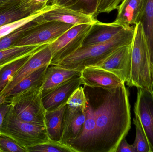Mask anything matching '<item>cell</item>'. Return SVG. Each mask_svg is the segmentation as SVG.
I'll list each match as a JSON object with an SVG mask.
<instances>
[{"mask_svg": "<svg viewBox=\"0 0 153 152\" xmlns=\"http://www.w3.org/2000/svg\"><path fill=\"white\" fill-rule=\"evenodd\" d=\"M85 120L79 135L67 144L75 152H116L131 127L125 84L113 89L83 85Z\"/></svg>", "mask_w": 153, "mask_h": 152, "instance_id": "cell-1", "label": "cell"}, {"mask_svg": "<svg viewBox=\"0 0 153 152\" xmlns=\"http://www.w3.org/2000/svg\"><path fill=\"white\" fill-rule=\"evenodd\" d=\"M135 26L126 28L114 37L105 43L82 46L63 60L57 66L67 69L82 71L103 61L116 49L132 44Z\"/></svg>", "mask_w": 153, "mask_h": 152, "instance_id": "cell-2", "label": "cell"}, {"mask_svg": "<svg viewBox=\"0 0 153 152\" xmlns=\"http://www.w3.org/2000/svg\"><path fill=\"white\" fill-rule=\"evenodd\" d=\"M132 43L131 75L129 87L147 90L153 94V67L141 22L135 25Z\"/></svg>", "mask_w": 153, "mask_h": 152, "instance_id": "cell-3", "label": "cell"}, {"mask_svg": "<svg viewBox=\"0 0 153 152\" xmlns=\"http://www.w3.org/2000/svg\"><path fill=\"white\" fill-rule=\"evenodd\" d=\"M1 134L10 137L26 148L50 140L45 126L20 119L11 105L3 123Z\"/></svg>", "mask_w": 153, "mask_h": 152, "instance_id": "cell-4", "label": "cell"}, {"mask_svg": "<svg viewBox=\"0 0 153 152\" xmlns=\"http://www.w3.org/2000/svg\"><path fill=\"white\" fill-rule=\"evenodd\" d=\"M41 87L24 91L8 100L18 117L26 122L45 126L46 111L42 102Z\"/></svg>", "mask_w": 153, "mask_h": 152, "instance_id": "cell-5", "label": "cell"}, {"mask_svg": "<svg viewBox=\"0 0 153 152\" xmlns=\"http://www.w3.org/2000/svg\"><path fill=\"white\" fill-rule=\"evenodd\" d=\"M92 24L75 25L49 44L52 54L50 65H57L82 46Z\"/></svg>", "mask_w": 153, "mask_h": 152, "instance_id": "cell-6", "label": "cell"}, {"mask_svg": "<svg viewBox=\"0 0 153 152\" xmlns=\"http://www.w3.org/2000/svg\"><path fill=\"white\" fill-rule=\"evenodd\" d=\"M73 26L74 25L56 21L37 23L12 47L50 44Z\"/></svg>", "mask_w": 153, "mask_h": 152, "instance_id": "cell-7", "label": "cell"}, {"mask_svg": "<svg viewBox=\"0 0 153 152\" xmlns=\"http://www.w3.org/2000/svg\"><path fill=\"white\" fill-rule=\"evenodd\" d=\"M131 45L116 49L102 62L93 67L110 71L129 85L131 75Z\"/></svg>", "mask_w": 153, "mask_h": 152, "instance_id": "cell-8", "label": "cell"}, {"mask_svg": "<svg viewBox=\"0 0 153 152\" xmlns=\"http://www.w3.org/2000/svg\"><path fill=\"white\" fill-rule=\"evenodd\" d=\"M52 59V52L49 44L45 45L33 54L28 60L18 70L1 94L4 96L24 78L42 67L49 66Z\"/></svg>", "mask_w": 153, "mask_h": 152, "instance_id": "cell-9", "label": "cell"}, {"mask_svg": "<svg viewBox=\"0 0 153 152\" xmlns=\"http://www.w3.org/2000/svg\"><path fill=\"white\" fill-rule=\"evenodd\" d=\"M82 85L81 76L75 77L63 83L42 97L46 112L59 109L67 104L74 91Z\"/></svg>", "mask_w": 153, "mask_h": 152, "instance_id": "cell-10", "label": "cell"}, {"mask_svg": "<svg viewBox=\"0 0 153 152\" xmlns=\"http://www.w3.org/2000/svg\"><path fill=\"white\" fill-rule=\"evenodd\" d=\"M134 111L143 126L151 152H153V94L147 90L138 88Z\"/></svg>", "mask_w": 153, "mask_h": 152, "instance_id": "cell-11", "label": "cell"}, {"mask_svg": "<svg viewBox=\"0 0 153 152\" xmlns=\"http://www.w3.org/2000/svg\"><path fill=\"white\" fill-rule=\"evenodd\" d=\"M37 23L46 21H56L71 25L93 24L98 20L93 17L62 6L47 11L33 20Z\"/></svg>", "mask_w": 153, "mask_h": 152, "instance_id": "cell-12", "label": "cell"}, {"mask_svg": "<svg viewBox=\"0 0 153 152\" xmlns=\"http://www.w3.org/2000/svg\"><path fill=\"white\" fill-rule=\"evenodd\" d=\"M83 85L110 89L125 83L116 75L106 70L96 67L85 68L81 71Z\"/></svg>", "mask_w": 153, "mask_h": 152, "instance_id": "cell-13", "label": "cell"}, {"mask_svg": "<svg viewBox=\"0 0 153 152\" xmlns=\"http://www.w3.org/2000/svg\"><path fill=\"white\" fill-rule=\"evenodd\" d=\"M147 0H123L118 7L113 22L123 27L134 26L140 22Z\"/></svg>", "mask_w": 153, "mask_h": 152, "instance_id": "cell-14", "label": "cell"}, {"mask_svg": "<svg viewBox=\"0 0 153 152\" xmlns=\"http://www.w3.org/2000/svg\"><path fill=\"white\" fill-rule=\"evenodd\" d=\"M125 28H126L114 22L105 23L98 21L91 25L84 39L82 46L105 43L112 39Z\"/></svg>", "mask_w": 153, "mask_h": 152, "instance_id": "cell-15", "label": "cell"}, {"mask_svg": "<svg viewBox=\"0 0 153 152\" xmlns=\"http://www.w3.org/2000/svg\"><path fill=\"white\" fill-rule=\"evenodd\" d=\"M47 69L45 79L41 87L42 97L67 80L81 76V72L67 69L57 65H51Z\"/></svg>", "mask_w": 153, "mask_h": 152, "instance_id": "cell-16", "label": "cell"}, {"mask_svg": "<svg viewBox=\"0 0 153 152\" xmlns=\"http://www.w3.org/2000/svg\"><path fill=\"white\" fill-rule=\"evenodd\" d=\"M65 106L56 110L46 112L45 124L50 140L61 142L63 132Z\"/></svg>", "mask_w": 153, "mask_h": 152, "instance_id": "cell-17", "label": "cell"}, {"mask_svg": "<svg viewBox=\"0 0 153 152\" xmlns=\"http://www.w3.org/2000/svg\"><path fill=\"white\" fill-rule=\"evenodd\" d=\"M48 66H44L38 69L20 81L4 95L7 101L24 91L33 87L42 86L45 79L46 71Z\"/></svg>", "mask_w": 153, "mask_h": 152, "instance_id": "cell-18", "label": "cell"}, {"mask_svg": "<svg viewBox=\"0 0 153 152\" xmlns=\"http://www.w3.org/2000/svg\"><path fill=\"white\" fill-rule=\"evenodd\" d=\"M30 16L19 6V0H0V27Z\"/></svg>", "mask_w": 153, "mask_h": 152, "instance_id": "cell-19", "label": "cell"}, {"mask_svg": "<svg viewBox=\"0 0 153 152\" xmlns=\"http://www.w3.org/2000/svg\"><path fill=\"white\" fill-rule=\"evenodd\" d=\"M44 45L13 46L0 51V69L13 62L33 54Z\"/></svg>", "mask_w": 153, "mask_h": 152, "instance_id": "cell-20", "label": "cell"}, {"mask_svg": "<svg viewBox=\"0 0 153 152\" xmlns=\"http://www.w3.org/2000/svg\"><path fill=\"white\" fill-rule=\"evenodd\" d=\"M99 1L100 0H53L51 4L68 8L96 19Z\"/></svg>", "mask_w": 153, "mask_h": 152, "instance_id": "cell-21", "label": "cell"}, {"mask_svg": "<svg viewBox=\"0 0 153 152\" xmlns=\"http://www.w3.org/2000/svg\"><path fill=\"white\" fill-rule=\"evenodd\" d=\"M85 120L84 110L80 111L72 117L63 121V132L61 142L67 145L79 135Z\"/></svg>", "mask_w": 153, "mask_h": 152, "instance_id": "cell-22", "label": "cell"}, {"mask_svg": "<svg viewBox=\"0 0 153 152\" xmlns=\"http://www.w3.org/2000/svg\"><path fill=\"white\" fill-rule=\"evenodd\" d=\"M146 38L153 67V0H147L140 22Z\"/></svg>", "mask_w": 153, "mask_h": 152, "instance_id": "cell-23", "label": "cell"}, {"mask_svg": "<svg viewBox=\"0 0 153 152\" xmlns=\"http://www.w3.org/2000/svg\"><path fill=\"white\" fill-rule=\"evenodd\" d=\"M33 54L13 62L0 69V94L12 80L18 70L28 60Z\"/></svg>", "mask_w": 153, "mask_h": 152, "instance_id": "cell-24", "label": "cell"}, {"mask_svg": "<svg viewBox=\"0 0 153 152\" xmlns=\"http://www.w3.org/2000/svg\"><path fill=\"white\" fill-rule=\"evenodd\" d=\"M56 6V5L52 4L47 5L43 10L33 15L1 26L0 27V38L10 34L11 32L16 30L17 29L32 21L40 14L55 8Z\"/></svg>", "mask_w": 153, "mask_h": 152, "instance_id": "cell-25", "label": "cell"}, {"mask_svg": "<svg viewBox=\"0 0 153 152\" xmlns=\"http://www.w3.org/2000/svg\"><path fill=\"white\" fill-rule=\"evenodd\" d=\"M37 23L32 20L13 31L10 34L0 38V51L12 47L19 39L23 37Z\"/></svg>", "mask_w": 153, "mask_h": 152, "instance_id": "cell-26", "label": "cell"}, {"mask_svg": "<svg viewBox=\"0 0 153 152\" xmlns=\"http://www.w3.org/2000/svg\"><path fill=\"white\" fill-rule=\"evenodd\" d=\"M133 121L135 126L136 131L135 140L133 144L136 152H151V147L147 137L137 115H135Z\"/></svg>", "mask_w": 153, "mask_h": 152, "instance_id": "cell-27", "label": "cell"}, {"mask_svg": "<svg viewBox=\"0 0 153 152\" xmlns=\"http://www.w3.org/2000/svg\"><path fill=\"white\" fill-rule=\"evenodd\" d=\"M86 102L83 87L80 86L70 97L65 106V110L69 112L77 113L80 111L84 110Z\"/></svg>", "mask_w": 153, "mask_h": 152, "instance_id": "cell-28", "label": "cell"}, {"mask_svg": "<svg viewBox=\"0 0 153 152\" xmlns=\"http://www.w3.org/2000/svg\"><path fill=\"white\" fill-rule=\"evenodd\" d=\"M27 149L28 152H75L68 145L50 140Z\"/></svg>", "mask_w": 153, "mask_h": 152, "instance_id": "cell-29", "label": "cell"}, {"mask_svg": "<svg viewBox=\"0 0 153 152\" xmlns=\"http://www.w3.org/2000/svg\"><path fill=\"white\" fill-rule=\"evenodd\" d=\"M49 0H19V5L29 15H32L43 10Z\"/></svg>", "mask_w": 153, "mask_h": 152, "instance_id": "cell-30", "label": "cell"}, {"mask_svg": "<svg viewBox=\"0 0 153 152\" xmlns=\"http://www.w3.org/2000/svg\"><path fill=\"white\" fill-rule=\"evenodd\" d=\"M0 148L2 152H28L27 148L10 137L2 134H0Z\"/></svg>", "mask_w": 153, "mask_h": 152, "instance_id": "cell-31", "label": "cell"}, {"mask_svg": "<svg viewBox=\"0 0 153 152\" xmlns=\"http://www.w3.org/2000/svg\"><path fill=\"white\" fill-rule=\"evenodd\" d=\"M123 0H100L96 17L102 13H109L117 9Z\"/></svg>", "mask_w": 153, "mask_h": 152, "instance_id": "cell-32", "label": "cell"}, {"mask_svg": "<svg viewBox=\"0 0 153 152\" xmlns=\"http://www.w3.org/2000/svg\"><path fill=\"white\" fill-rule=\"evenodd\" d=\"M116 152H136V151L134 145L129 144L125 137L119 144Z\"/></svg>", "mask_w": 153, "mask_h": 152, "instance_id": "cell-33", "label": "cell"}, {"mask_svg": "<svg viewBox=\"0 0 153 152\" xmlns=\"http://www.w3.org/2000/svg\"><path fill=\"white\" fill-rule=\"evenodd\" d=\"M10 103L8 101L5 102L0 105V134H1V129L4 120L10 108Z\"/></svg>", "mask_w": 153, "mask_h": 152, "instance_id": "cell-34", "label": "cell"}, {"mask_svg": "<svg viewBox=\"0 0 153 152\" xmlns=\"http://www.w3.org/2000/svg\"><path fill=\"white\" fill-rule=\"evenodd\" d=\"M7 101L6 98L4 96H3L2 95L0 94V105L3 104L5 102Z\"/></svg>", "mask_w": 153, "mask_h": 152, "instance_id": "cell-35", "label": "cell"}, {"mask_svg": "<svg viewBox=\"0 0 153 152\" xmlns=\"http://www.w3.org/2000/svg\"><path fill=\"white\" fill-rule=\"evenodd\" d=\"M0 152H2L1 150V148H0Z\"/></svg>", "mask_w": 153, "mask_h": 152, "instance_id": "cell-36", "label": "cell"}]
</instances>
